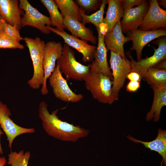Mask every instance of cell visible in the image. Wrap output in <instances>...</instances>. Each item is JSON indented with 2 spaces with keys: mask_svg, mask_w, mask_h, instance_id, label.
<instances>
[{
  "mask_svg": "<svg viewBox=\"0 0 166 166\" xmlns=\"http://www.w3.org/2000/svg\"><path fill=\"white\" fill-rule=\"evenodd\" d=\"M45 101L41 102L38 108L39 117L46 133L49 136L64 141L75 142L87 136L89 130L60 119L57 110L50 113Z\"/></svg>",
  "mask_w": 166,
  "mask_h": 166,
  "instance_id": "obj_1",
  "label": "cell"
},
{
  "mask_svg": "<svg viewBox=\"0 0 166 166\" xmlns=\"http://www.w3.org/2000/svg\"><path fill=\"white\" fill-rule=\"evenodd\" d=\"M84 81L86 89L98 102L111 104L118 100L113 93V81L102 73L90 68Z\"/></svg>",
  "mask_w": 166,
  "mask_h": 166,
  "instance_id": "obj_2",
  "label": "cell"
},
{
  "mask_svg": "<svg viewBox=\"0 0 166 166\" xmlns=\"http://www.w3.org/2000/svg\"><path fill=\"white\" fill-rule=\"evenodd\" d=\"M23 40L29 49L34 69L33 76L27 83L32 89H38L42 85L44 79L43 62L45 43L38 37L34 38L25 37Z\"/></svg>",
  "mask_w": 166,
  "mask_h": 166,
  "instance_id": "obj_3",
  "label": "cell"
},
{
  "mask_svg": "<svg viewBox=\"0 0 166 166\" xmlns=\"http://www.w3.org/2000/svg\"><path fill=\"white\" fill-rule=\"evenodd\" d=\"M57 64L66 80L84 81L90 70V65H85L78 61L74 51L66 44L63 46L62 54L57 61Z\"/></svg>",
  "mask_w": 166,
  "mask_h": 166,
  "instance_id": "obj_4",
  "label": "cell"
},
{
  "mask_svg": "<svg viewBox=\"0 0 166 166\" xmlns=\"http://www.w3.org/2000/svg\"><path fill=\"white\" fill-rule=\"evenodd\" d=\"M109 63L112 71L113 93L118 100L119 92L124 85L127 75L132 71L131 63L126 58L112 51H110Z\"/></svg>",
  "mask_w": 166,
  "mask_h": 166,
  "instance_id": "obj_5",
  "label": "cell"
},
{
  "mask_svg": "<svg viewBox=\"0 0 166 166\" xmlns=\"http://www.w3.org/2000/svg\"><path fill=\"white\" fill-rule=\"evenodd\" d=\"M19 7L24 11L21 20L22 27L31 26L43 34H49L50 33V31L47 28V26L51 25L49 17L40 13L27 0H20Z\"/></svg>",
  "mask_w": 166,
  "mask_h": 166,
  "instance_id": "obj_6",
  "label": "cell"
},
{
  "mask_svg": "<svg viewBox=\"0 0 166 166\" xmlns=\"http://www.w3.org/2000/svg\"><path fill=\"white\" fill-rule=\"evenodd\" d=\"M48 79L54 96L59 100L64 102L77 103L83 98L82 94H76L71 89L57 64Z\"/></svg>",
  "mask_w": 166,
  "mask_h": 166,
  "instance_id": "obj_7",
  "label": "cell"
},
{
  "mask_svg": "<svg viewBox=\"0 0 166 166\" xmlns=\"http://www.w3.org/2000/svg\"><path fill=\"white\" fill-rule=\"evenodd\" d=\"M63 46L60 42L49 41L45 43L43 62L44 77L41 89V93L46 95L49 93L46 82L55 66L56 61L61 57Z\"/></svg>",
  "mask_w": 166,
  "mask_h": 166,
  "instance_id": "obj_8",
  "label": "cell"
},
{
  "mask_svg": "<svg viewBox=\"0 0 166 166\" xmlns=\"http://www.w3.org/2000/svg\"><path fill=\"white\" fill-rule=\"evenodd\" d=\"M11 115L6 105L0 101V125L7 137L8 146L11 150L13 141L17 136L23 134L34 133L35 130L33 128H25L17 124L10 118Z\"/></svg>",
  "mask_w": 166,
  "mask_h": 166,
  "instance_id": "obj_9",
  "label": "cell"
},
{
  "mask_svg": "<svg viewBox=\"0 0 166 166\" xmlns=\"http://www.w3.org/2000/svg\"><path fill=\"white\" fill-rule=\"evenodd\" d=\"M166 27V11L156 0H150L148 9L138 30L148 31Z\"/></svg>",
  "mask_w": 166,
  "mask_h": 166,
  "instance_id": "obj_10",
  "label": "cell"
},
{
  "mask_svg": "<svg viewBox=\"0 0 166 166\" xmlns=\"http://www.w3.org/2000/svg\"><path fill=\"white\" fill-rule=\"evenodd\" d=\"M130 59L132 71L139 74L142 77L148 69L154 67L161 61L165 60L166 57V38L160 39L158 42V48L154 51L152 55L139 61H135L130 53H126Z\"/></svg>",
  "mask_w": 166,
  "mask_h": 166,
  "instance_id": "obj_11",
  "label": "cell"
},
{
  "mask_svg": "<svg viewBox=\"0 0 166 166\" xmlns=\"http://www.w3.org/2000/svg\"><path fill=\"white\" fill-rule=\"evenodd\" d=\"M166 31L163 28L144 31L138 29L128 34L127 37L132 42L130 50L136 52L137 61L141 59L142 50L146 45L153 40L165 36Z\"/></svg>",
  "mask_w": 166,
  "mask_h": 166,
  "instance_id": "obj_12",
  "label": "cell"
},
{
  "mask_svg": "<svg viewBox=\"0 0 166 166\" xmlns=\"http://www.w3.org/2000/svg\"><path fill=\"white\" fill-rule=\"evenodd\" d=\"M50 31L61 37L66 44L71 46L81 53L82 55V60L85 62L92 61L94 59L97 47L91 45L87 42L70 35L65 31L61 32L51 26H47Z\"/></svg>",
  "mask_w": 166,
  "mask_h": 166,
  "instance_id": "obj_13",
  "label": "cell"
},
{
  "mask_svg": "<svg viewBox=\"0 0 166 166\" xmlns=\"http://www.w3.org/2000/svg\"><path fill=\"white\" fill-rule=\"evenodd\" d=\"M149 3L146 0L135 7L124 10L122 19L120 21L123 33L128 34L138 29L148 9Z\"/></svg>",
  "mask_w": 166,
  "mask_h": 166,
  "instance_id": "obj_14",
  "label": "cell"
},
{
  "mask_svg": "<svg viewBox=\"0 0 166 166\" xmlns=\"http://www.w3.org/2000/svg\"><path fill=\"white\" fill-rule=\"evenodd\" d=\"M119 21L113 28L107 32L104 37V42L107 51L116 53L123 58H126L124 49V44L130 41L128 37L123 34Z\"/></svg>",
  "mask_w": 166,
  "mask_h": 166,
  "instance_id": "obj_15",
  "label": "cell"
},
{
  "mask_svg": "<svg viewBox=\"0 0 166 166\" xmlns=\"http://www.w3.org/2000/svg\"><path fill=\"white\" fill-rule=\"evenodd\" d=\"M98 44L95 54L94 58L90 65V68L99 71L109 77L113 81V78L107 60V50L104 42V35L98 30Z\"/></svg>",
  "mask_w": 166,
  "mask_h": 166,
  "instance_id": "obj_16",
  "label": "cell"
},
{
  "mask_svg": "<svg viewBox=\"0 0 166 166\" xmlns=\"http://www.w3.org/2000/svg\"><path fill=\"white\" fill-rule=\"evenodd\" d=\"M19 3L18 0H0V14L7 23L15 25L19 30L22 27L21 23L22 11Z\"/></svg>",
  "mask_w": 166,
  "mask_h": 166,
  "instance_id": "obj_17",
  "label": "cell"
},
{
  "mask_svg": "<svg viewBox=\"0 0 166 166\" xmlns=\"http://www.w3.org/2000/svg\"><path fill=\"white\" fill-rule=\"evenodd\" d=\"M64 23L72 35L94 44L97 43V39L93 31L78 20L66 16L64 18Z\"/></svg>",
  "mask_w": 166,
  "mask_h": 166,
  "instance_id": "obj_18",
  "label": "cell"
},
{
  "mask_svg": "<svg viewBox=\"0 0 166 166\" xmlns=\"http://www.w3.org/2000/svg\"><path fill=\"white\" fill-rule=\"evenodd\" d=\"M153 91V102L150 111L147 114L146 120L149 121L153 119L154 121H158L161 110L166 105V85L151 87Z\"/></svg>",
  "mask_w": 166,
  "mask_h": 166,
  "instance_id": "obj_19",
  "label": "cell"
},
{
  "mask_svg": "<svg viewBox=\"0 0 166 166\" xmlns=\"http://www.w3.org/2000/svg\"><path fill=\"white\" fill-rule=\"evenodd\" d=\"M130 140L136 143L143 144L145 147L151 151L156 152L163 158L162 162L164 166L166 165V131L161 129L158 130V134L156 138L154 140L149 141H144L136 139L130 136H127Z\"/></svg>",
  "mask_w": 166,
  "mask_h": 166,
  "instance_id": "obj_20",
  "label": "cell"
},
{
  "mask_svg": "<svg viewBox=\"0 0 166 166\" xmlns=\"http://www.w3.org/2000/svg\"><path fill=\"white\" fill-rule=\"evenodd\" d=\"M108 7L103 22L107 26V32L110 31L123 17L124 10L121 0H107Z\"/></svg>",
  "mask_w": 166,
  "mask_h": 166,
  "instance_id": "obj_21",
  "label": "cell"
},
{
  "mask_svg": "<svg viewBox=\"0 0 166 166\" xmlns=\"http://www.w3.org/2000/svg\"><path fill=\"white\" fill-rule=\"evenodd\" d=\"M40 1L49 13L51 25L56 27V29L58 31H64L66 29L64 23V18L59 11L55 0H41Z\"/></svg>",
  "mask_w": 166,
  "mask_h": 166,
  "instance_id": "obj_22",
  "label": "cell"
},
{
  "mask_svg": "<svg viewBox=\"0 0 166 166\" xmlns=\"http://www.w3.org/2000/svg\"><path fill=\"white\" fill-rule=\"evenodd\" d=\"M58 8L64 18L68 16L75 18L80 22L82 18L80 13V8L72 0H55Z\"/></svg>",
  "mask_w": 166,
  "mask_h": 166,
  "instance_id": "obj_23",
  "label": "cell"
},
{
  "mask_svg": "<svg viewBox=\"0 0 166 166\" xmlns=\"http://www.w3.org/2000/svg\"><path fill=\"white\" fill-rule=\"evenodd\" d=\"M151 87L166 85V69H160L154 67L147 69L142 77Z\"/></svg>",
  "mask_w": 166,
  "mask_h": 166,
  "instance_id": "obj_24",
  "label": "cell"
},
{
  "mask_svg": "<svg viewBox=\"0 0 166 166\" xmlns=\"http://www.w3.org/2000/svg\"><path fill=\"white\" fill-rule=\"evenodd\" d=\"M107 4V0H102L99 10L90 15H86L85 12L80 8V14L82 18V23L84 25L92 23L94 25L97 30L99 29L100 25L103 22L105 9Z\"/></svg>",
  "mask_w": 166,
  "mask_h": 166,
  "instance_id": "obj_25",
  "label": "cell"
},
{
  "mask_svg": "<svg viewBox=\"0 0 166 166\" xmlns=\"http://www.w3.org/2000/svg\"><path fill=\"white\" fill-rule=\"evenodd\" d=\"M30 156L28 151L25 152L23 150L18 152L11 151L8 155L7 163L11 166H27Z\"/></svg>",
  "mask_w": 166,
  "mask_h": 166,
  "instance_id": "obj_26",
  "label": "cell"
},
{
  "mask_svg": "<svg viewBox=\"0 0 166 166\" xmlns=\"http://www.w3.org/2000/svg\"><path fill=\"white\" fill-rule=\"evenodd\" d=\"M24 45L9 36L5 32L0 33V49H22Z\"/></svg>",
  "mask_w": 166,
  "mask_h": 166,
  "instance_id": "obj_27",
  "label": "cell"
},
{
  "mask_svg": "<svg viewBox=\"0 0 166 166\" xmlns=\"http://www.w3.org/2000/svg\"><path fill=\"white\" fill-rule=\"evenodd\" d=\"M75 2L85 13L96 10L101 5L102 1L98 0H76Z\"/></svg>",
  "mask_w": 166,
  "mask_h": 166,
  "instance_id": "obj_28",
  "label": "cell"
},
{
  "mask_svg": "<svg viewBox=\"0 0 166 166\" xmlns=\"http://www.w3.org/2000/svg\"><path fill=\"white\" fill-rule=\"evenodd\" d=\"M4 31L11 38L18 42L23 40L24 38L21 36L19 30L15 25L12 26L6 22L4 25Z\"/></svg>",
  "mask_w": 166,
  "mask_h": 166,
  "instance_id": "obj_29",
  "label": "cell"
},
{
  "mask_svg": "<svg viewBox=\"0 0 166 166\" xmlns=\"http://www.w3.org/2000/svg\"><path fill=\"white\" fill-rule=\"evenodd\" d=\"M145 1L144 0H121L124 10L134 8L135 6H138L141 5Z\"/></svg>",
  "mask_w": 166,
  "mask_h": 166,
  "instance_id": "obj_30",
  "label": "cell"
},
{
  "mask_svg": "<svg viewBox=\"0 0 166 166\" xmlns=\"http://www.w3.org/2000/svg\"><path fill=\"white\" fill-rule=\"evenodd\" d=\"M140 86V82L130 81L126 86L127 91L129 92H135Z\"/></svg>",
  "mask_w": 166,
  "mask_h": 166,
  "instance_id": "obj_31",
  "label": "cell"
},
{
  "mask_svg": "<svg viewBox=\"0 0 166 166\" xmlns=\"http://www.w3.org/2000/svg\"><path fill=\"white\" fill-rule=\"evenodd\" d=\"M126 78L130 81L140 82L142 79V77L138 73L133 71H131L127 75Z\"/></svg>",
  "mask_w": 166,
  "mask_h": 166,
  "instance_id": "obj_32",
  "label": "cell"
},
{
  "mask_svg": "<svg viewBox=\"0 0 166 166\" xmlns=\"http://www.w3.org/2000/svg\"><path fill=\"white\" fill-rule=\"evenodd\" d=\"M154 67L160 69H166V61L165 60H163Z\"/></svg>",
  "mask_w": 166,
  "mask_h": 166,
  "instance_id": "obj_33",
  "label": "cell"
},
{
  "mask_svg": "<svg viewBox=\"0 0 166 166\" xmlns=\"http://www.w3.org/2000/svg\"><path fill=\"white\" fill-rule=\"evenodd\" d=\"M6 22L0 14V33L4 31V25Z\"/></svg>",
  "mask_w": 166,
  "mask_h": 166,
  "instance_id": "obj_34",
  "label": "cell"
},
{
  "mask_svg": "<svg viewBox=\"0 0 166 166\" xmlns=\"http://www.w3.org/2000/svg\"><path fill=\"white\" fill-rule=\"evenodd\" d=\"M7 160L4 156L0 157V166H5Z\"/></svg>",
  "mask_w": 166,
  "mask_h": 166,
  "instance_id": "obj_35",
  "label": "cell"
},
{
  "mask_svg": "<svg viewBox=\"0 0 166 166\" xmlns=\"http://www.w3.org/2000/svg\"><path fill=\"white\" fill-rule=\"evenodd\" d=\"M4 133V132H2V130L0 129V153L1 155H2L3 154V151L1 144L0 138L2 135Z\"/></svg>",
  "mask_w": 166,
  "mask_h": 166,
  "instance_id": "obj_36",
  "label": "cell"
},
{
  "mask_svg": "<svg viewBox=\"0 0 166 166\" xmlns=\"http://www.w3.org/2000/svg\"><path fill=\"white\" fill-rule=\"evenodd\" d=\"M160 4L164 7H166V0H162L160 3Z\"/></svg>",
  "mask_w": 166,
  "mask_h": 166,
  "instance_id": "obj_37",
  "label": "cell"
}]
</instances>
